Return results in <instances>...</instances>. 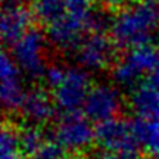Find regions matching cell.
Returning a JSON list of instances; mask_svg holds the SVG:
<instances>
[{"instance_id": "obj_1", "label": "cell", "mask_w": 159, "mask_h": 159, "mask_svg": "<svg viewBox=\"0 0 159 159\" xmlns=\"http://www.w3.org/2000/svg\"><path fill=\"white\" fill-rule=\"evenodd\" d=\"M159 31V5L143 0L125 6L111 22L112 40L118 47L149 44Z\"/></svg>"}, {"instance_id": "obj_2", "label": "cell", "mask_w": 159, "mask_h": 159, "mask_svg": "<svg viewBox=\"0 0 159 159\" xmlns=\"http://www.w3.org/2000/svg\"><path fill=\"white\" fill-rule=\"evenodd\" d=\"M159 69V49L144 44L134 47L112 68V78L121 87H134L144 75Z\"/></svg>"}, {"instance_id": "obj_3", "label": "cell", "mask_w": 159, "mask_h": 159, "mask_svg": "<svg viewBox=\"0 0 159 159\" xmlns=\"http://www.w3.org/2000/svg\"><path fill=\"white\" fill-rule=\"evenodd\" d=\"M46 47L44 34L35 28H30L12 46V57L25 75L39 78L46 71Z\"/></svg>"}, {"instance_id": "obj_4", "label": "cell", "mask_w": 159, "mask_h": 159, "mask_svg": "<svg viewBox=\"0 0 159 159\" xmlns=\"http://www.w3.org/2000/svg\"><path fill=\"white\" fill-rule=\"evenodd\" d=\"M90 90L89 71H85L81 66L66 68L61 84L53 90L55 103L65 114H77V111L84 106Z\"/></svg>"}, {"instance_id": "obj_5", "label": "cell", "mask_w": 159, "mask_h": 159, "mask_svg": "<svg viewBox=\"0 0 159 159\" xmlns=\"http://www.w3.org/2000/svg\"><path fill=\"white\" fill-rule=\"evenodd\" d=\"M87 30H94V12L89 16L66 12L59 21L49 25L47 37L52 44L61 50H75Z\"/></svg>"}, {"instance_id": "obj_6", "label": "cell", "mask_w": 159, "mask_h": 159, "mask_svg": "<svg viewBox=\"0 0 159 159\" xmlns=\"http://www.w3.org/2000/svg\"><path fill=\"white\" fill-rule=\"evenodd\" d=\"M53 139L65 150L80 152L90 148L96 139V131L93 130L87 116L77 114H66L53 130Z\"/></svg>"}, {"instance_id": "obj_7", "label": "cell", "mask_w": 159, "mask_h": 159, "mask_svg": "<svg viewBox=\"0 0 159 159\" xmlns=\"http://www.w3.org/2000/svg\"><path fill=\"white\" fill-rule=\"evenodd\" d=\"M96 142L106 152L119 153H134L139 146L133 124L118 118L99 122L96 128Z\"/></svg>"}, {"instance_id": "obj_8", "label": "cell", "mask_w": 159, "mask_h": 159, "mask_svg": "<svg viewBox=\"0 0 159 159\" xmlns=\"http://www.w3.org/2000/svg\"><path fill=\"white\" fill-rule=\"evenodd\" d=\"M114 44L102 33H93L75 49V61L89 72H100L108 68L114 57Z\"/></svg>"}, {"instance_id": "obj_9", "label": "cell", "mask_w": 159, "mask_h": 159, "mask_svg": "<svg viewBox=\"0 0 159 159\" xmlns=\"http://www.w3.org/2000/svg\"><path fill=\"white\" fill-rule=\"evenodd\" d=\"M121 106L122 100L116 87L111 84H97L91 87L83 109L89 119L103 122L115 118L119 114Z\"/></svg>"}, {"instance_id": "obj_10", "label": "cell", "mask_w": 159, "mask_h": 159, "mask_svg": "<svg viewBox=\"0 0 159 159\" xmlns=\"http://www.w3.org/2000/svg\"><path fill=\"white\" fill-rule=\"evenodd\" d=\"M21 68L15 59L7 53L2 55L0 61V80H2V103L7 112L21 109L27 91L24 89Z\"/></svg>"}, {"instance_id": "obj_11", "label": "cell", "mask_w": 159, "mask_h": 159, "mask_svg": "<svg viewBox=\"0 0 159 159\" xmlns=\"http://www.w3.org/2000/svg\"><path fill=\"white\" fill-rule=\"evenodd\" d=\"M130 105L139 116L159 119V83L152 75L136 85L131 93Z\"/></svg>"}, {"instance_id": "obj_12", "label": "cell", "mask_w": 159, "mask_h": 159, "mask_svg": "<svg viewBox=\"0 0 159 159\" xmlns=\"http://www.w3.org/2000/svg\"><path fill=\"white\" fill-rule=\"evenodd\" d=\"M31 13L24 6H6L2 13V40L7 46H13L31 25Z\"/></svg>"}, {"instance_id": "obj_13", "label": "cell", "mask_w": 159, "mask_h": 159, "mask_svg": "<svg viewBox=\"0 0 159 159\" xmlns=\"http://www.w3.org/2000/svg\"><path fill=\"white\" fill-rule=\"evenodd\" d=\"M21 112L31 124H46L55 115V105L46 91L35 89L27 93Z\"/></svg>"}, {"instance_id": "obj_14", "label": "cell", "mask_w": 159, "mask_h": 159, "mask_svg": "<svg viewBox=\"0 0 159 159\" xmlns=\"http://www.w3.org/2000/svg\"><path fill=\"white\" fill-rule=\"evenodd\" d=\"M133 127L137 144L150 156H159V119L139 116Z\"/></svg>"}, {"instance_id": "obj_15", "label": "cell", "mask_w": 159, "mask_h": 159, "mask_svg": "<svg viewBox=\"0 0 159 159\" xmlns=\"http://www.w3.org/2000/svg\"><path fill=\"white\" fill-rule=\"evenodd\" d=\"M66 13V0H33V15L44 25H52Z\"/></svg>"}, {"instance_id": "obj_16", "label": "cell", "mask_w": 159, "mask_h": 159, "mask_svg": "<svg viewBox=\"0 0 159 159\" xmlns=\"http://www.w3.org/2000/svg\"><path fill=\"white\" fill-rule=\"evenodd\" d=\"M18 139H19V146H21V150L24 153L31 155L34 156L39 149L44 144V140H43V134L41 131L35 127V125H30V127H25L18 133Z\"/></svg>"}, {"instance_id": "obj_17", "label": "cell", "mask_w": 159, "mask_h": 159, "mask_svg": "<svg viewBox=\"0 0 159 159\" xmlns=\"http://www.w3.org/2000/svg\"><path fill=\"white\" fill-rule=\"evenodd\" d=\"M0 159H21L18 133L5 125L0 134Z\"/></svg>"}, {"instance_id": "obj_18", "label": "cell", "mask_w": 159, "mask_h": 159, "mask_svg": "<svg viewBox=\"0 0 159 159\" xmlns=\"http://www.w3.org/2000/svg\"><path fill=\"white\" fill-rule=\"evenodd\" d=\"M34 159H65V149L56 142L44 143L34 155Z\"/></svg>"}, {"instance_id": "obj_19", "label": "cell", "mask_w": 159, "mask_h": 159, "mask_svg": "<svg viewBox=\"0 0 159 159\" xmlns=\"http://www.w3.org/2000/svg\"><path fill=\"white\" fill-rule=\"evenodd\" d=\"M65 72H66V68H63L62 65H50L47 66L44 71V80H46V84L50 87L52 90H55L57 85L61 84V81L65 77Z\"/></svg>"}, {"instance_id": "obj_20", "label": "cell", "mask_w": 159, "mask_h": 159, "mask_svg": "<svg viewBox=\"0 0 159 159\" xmlns=\"http://www.w3.org/2000/svg\"><path fill=\"white\" fill-rule=\"evenodd\" d=\"M93 2L94 0H66V12L81 15V16H89L93 13Z\"/></svg>"}, {"instance_id": "obj_21", "label": "cell", "mask_w": 159, "mask_h": 159, "mask_svg": "<svg viewBox=\"0 0 159 159\" xmlns=\"http://www.w3.org/2000/svg\"><path fill=\"white\" fill-rule=\"evenodd\" d=\"M97 159H136L133 153H119V152H106Z\"/></svg>"}, {"instance_id": "obj_22", "label": "cell", "mask_w": 159, "mask_h": 159, "mask_svg": "<svg viewBox=\"0 0 159 159\" xmlns=\"http://www.w3.org/2000/svg\"><path fill=\"white\" fill-rule=\"evenodd\" d=\"M127 2H130V0H103V3H106V5L111 6V7H118V6H122V5H125Z\"/></svg>"}, {"instance_id": "obj_23", "label": "cell", "mask_w": 159, "mask_h": 159, "mask_svg": "<svg viewBox=\"0 0 159 159\" xmlns=\"http://www.w3.org/2000/svg\"><path fill=\"white\" fill-rule=\"evenodd\" d=\"M6 6H24V3H27L28 0H3Z\"/></svg>"}, {"instance_id": "obj_24", "label": "cell", "mask_w": 159, "mask_h": 159, "mask_svg": "<svg viewBox=\"0 0 159 159\" xmlns=\"http://www.w3.org/2000/svg\"><path fill=\"white\" fill-rule=\"evenodd\" d=\"M152 77H153V78H155V80H156V81H158V83H159V69H158V71H156V72H153V74H152Z\"/></svg>"}, {"instance_id": "obj_25", "label": "cell", "mask_w": 159, "mask_h": 159, "mask_svg": "<svg viewBox=\"0 0 159 159\" xmlns=\"http://www.w3.org/2000/svg\"><path fill=\"white\" fill-rule=\"evenodd\" d=\"M153 2H156V3H158V5H159V0H153Z\"/></svg>"}]
</instances>
